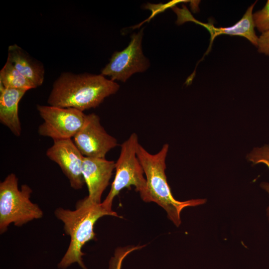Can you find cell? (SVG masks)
I'll list each match as a JSON object with an SVG mask.
<instances>
[{"label": "cell", "instance_id": "obj_18", "mask_svg": "<svg viewBox=\"0 0 269 269\" xmlns=\"http://www.w3.org/2000/svg\"><path fill=\"white\" fill-rule=\"evenodd\" d=\"M125 256H126V254H125L123 256H121L117 260V264H116V266H115V269H121L122 262V261H123V260Z\"/></svg>", "mask_w": 269, "mask_h": 269}, {"label": "cell", "instance_id": "obj_13", "mask_svg": "<svg viewBox=\"0 0 269 269\" xmlns=\"http://www.w3.org/2000/svg\"><path fill=\"white\" fill-rule=\"evenodd\" d=\"M256 2L257 1L250 6L241 19L231 26L217 28L214 27L211 23H203L196 21L209 31L211 43L217 36L220 34H227L244 37L257 47L259 37L255 31V26L253 18V10Z\"/></svg>", "mask_w": 269, "mask_h": 269}, {"label": "cell", "instance_id": "obj_5", "mask_svg": "<svg viewBox=\"0 0 269 269\" xmlns=\"http://www.w3.org/2000/svg\"><path fill=\"white\" fill-rule=\"evenodd\" d=\"M138 136L133 133L121 145L119 157L116 162V173L110 191L102 205L109 211H113L112 206L114 198L125 188L135 187L141 199L148 202V193L144 171L136 155L139 144Z\"/></svg>", "mask_w": 269, "mask_h": 269}, {"label": "cell", "instance_id": "obj_1", "mask_svg": "<svg viewBox=\"0 0 269 269\" xmlns=\"http://www.w3.org/2000/svg\"><path fill=\"white\" fill-rule=\"evenodd\" d=\"M119 88L118 83L102 74L63 72L54 82L47 103L83 112L98 107Z\"/></svg>", "mask_w": 269, "mask_h": 269}, {"label": "cell", "instance_id": "obj_7", "mask_svg": "<svg viewBox=\"0 0 269 269\" xmlns=\"http://www.w3.org/2000/svg\"><path fill=\"white\" fill-rule=\"evenodd\" d=\"M142 35L143 29L134 33L128 46L113 54L110 62L101 70V74L110 77L113 81L125 82L133 74L145 71L149 62L142 53Z\"/></svg>", "mask_w": 269, "mask_h": 269}, {"label": "cell", "instance_id": "obj_3", "mask_svg": "<svg viewBox=\"0 0 269 269\" xmlns=\"http://www.w3.org/2000/svg\"><path fill=\"white\" fill-rule=\"evenodd\" d=\"M168 149L169 145L165 143L157 153L151 154L139 144L136 155L146 176L148 202H153L163 208L168 218L178 227L181 224L180 213L184 208L203 204L206 200L196 199L180 201L173 197L165 172Z\"/></svg>", "mask_w": 269, "mask_h": 269}, {"label": "cell", "instance_id": "obj_11", "mask_svg": "<svg viewBox=\"0 0 269 269\" xmlns=\"http://www.w3.org/2000/svg\"><path fill=\"white\" fill-rule=\"evenodd\" d=\"M28 90L4 88L0 84V122L16 136L22 129L18 116V104Z\"/></svg>", "mask_w": 269, "mask_h": 269}, {"label": "cell", "instance_id": "obj_10", "mask_svg": "<svg viewBox=\"0 0 269 269\" xmlns=\"http://www.w3.org/2000/svg\"><path fill=\"white\" fill-rule=\"evenodd\" d=\"M116 162L106 158L84 157L82 174L86 184L88 197L96 203H101L102 195L109 184Z\"/></svg>", "mask_w": 269, "mask_h": 269}, {"label": "cell", "instance_id": "obj_9", "mask_svg": "<svg viewBox=\"0 0 269 269\" xmlns=\"http://www.w3.org/2000/svg\"><path fill=\"white\" fill-rule=\"evenodd\" d=\"M53 141L46 152V156L59 166L72 188L81 189L85 183L82 171L84 156L72 138Z\"/></svg>", "mask_w": 269, "mask_h": 269}, {"label": "cell", "instance_id": "obj_15", "mask_svg": "<svg viewBox=\"0 0 269 269\" xmlns=\"http://www.w3.org/2000/svg\"><path fill=\"white\" fill-rule=\"evenodd\" d=\"M247 158L249 161L254 164L263 163L269 168V144L255 147L248 154ZM261 186L269 194V183H263ZM268 213L269 218V207L268 209Z\"/></svg>", "mask_w": 269, "mask_h": 269}, {"label": "cell", "instance_id": "obj_14", "mask_svg": "<svg viewBox=\"0 0 269 269\" xmlns=\"http://www.w3.org/2000/svg\"><path fill=\"white\" fill-rule=\"evenodd\" d=\"M0 84L6 88L25 89L28 91L36 88L8 59L0 71Z\"/></svg>", "mask_w": 269, "mask_h": 269}, {"label": "cell", "instance_id": "obj_4", "mask_svg": "<svg viewBox=\"0 0 269 269\" xmlns=\"http://www.w3.org/2000/svg\"><path fill=\"white\" fill-rule=\"evenodd\" d=\"M18 179L14 173L9 174L0 183V232L2 234L13 224L20 227L43 217L39 206L30 200L31 188L26 184L18 188Z\"/></svg>", "mask_w": 269, "mask_h": 269}, {"label": "cell", "instance_id": "obj_17", "mask_svg": "<svg viewBox=\"0 0 269 269\" xmlns=\"http://www.w3.org/2000/svg\"><path fill=\"white\" fill-rule=\"evenodd\" d=\"M259 52L269 56V31L262 33L259 37Z\"/></svg>", "mask_w": 269, "mask_h": 269}, {"label": "cell", "instance_id": "obj_8", "mask_svg": "<svg viewBox=\"0 0 269 269\" xmlns=\"http://www.w3.org/2000/svg\"><path fill=\"white\" fill-rule=\"evenodd\" d=\"M73 140L84 157L93 158H106L107 153L118 145L117 140L106 131L95 113L87 115Z\"/></svg>", "mask_w": 269, "mask_h": 269}, {"label": "cell", "instance_id": "obj_6", "mask_svg": "<svg viewBox=\"0 0 269 269\" xmlns=\"http://www.w3.org/2000/svg\"><path fill=\"white\" fill-rule=\"evenodd\" d=\"M37 110L43 120L38 128L40 135L53 140L73 138L83 126L87 115L71 108L37 105Z\"/></svg>", "mask_w": 269, "mask_h": 269}, {"label": "cell", "instance_id": "obj_16", "mask_svg": "<svg viewBox=\"0 0 269 269\" xmlns=\"http://www.w3.org/2000/svg\"><path fill=\"white\" fill-rule=\"evenodd\" d=\"M255 27L262 33L269 31V0L264 7L253 14Z\"/></svg>", "mask_w": 269, "mask_h": 269}, {"label": "cell", "instance_id": "obj_12", "mask_svg": "<svg viewBox=\"0 0 269 269\" xmlns=\"http://www.w3.org/2000/svg\"><path fill=\"white\" fill-rule=\"evenodd\" d=\"M7 59L36 88L43 84L45 74L43 65L21 47L16 44L9 46Z\"/></svg>", "mask_w": 269, "mask_h": 269}, {"label": "cell", "instance_id": "obj_2", "mask_svg": "<svg viewBox=\"0 0 269 269\" xmlns=\"http://www.w3.org/2000/svg\"><path fill=\"white\" fill-rule=\"evenodd\" d=\"M54 214L63 223L64 231L70 237L68 248L57 265L60 269H66L74 263L83 269H87L83 261L85 254L82 249L87 242L95 238L96 221L104 216H119L102 203H95L88 196L78 201L74 210L59 207L55 210Z\"/></svg>", "mask_w": 269, "mask_h": 269}]
</instances>
